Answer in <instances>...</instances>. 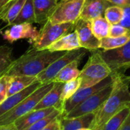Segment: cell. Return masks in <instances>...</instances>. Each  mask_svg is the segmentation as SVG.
<instances>
[{"label": "cell", "instance_id": "obj_16", "mask_svg": "<svg viewBox=\"0 0 130 130\" xmlns=\"http://www.w3.org/2000/svg\"><path fill=\"white\" fill-rule=\"evenodd\" d=\"M56 109V108L55 107H49L39 110H32L29 113L23 115L22 117L16 120L14 123L18 130H24L38 120L50 115Z\"/></svg>", "mask_w": 130, "mask_h": 130}, {"label": "cell", "instance_id": "obj_21", "mask_svg": "<svg viewBox=\"0 0 130 130\" xmlns=\"http://www.w3.org/2000/svg\"><path fill=\"white\" fill-rule=\"evenodd\" d=\"M64 83L54 82L53 88L43 96L41 101L37 104L34 110L55 107L59 104Z\"/></svg>", "mask_w": 130, "mask_h": 130}, {"label": "cell", "instance_id": "obj_12", "mask_svg": "<svg viewBox=\"0 0 130 130\" xmlns=\"http://www.w3.org/2000/svg\"><path fill=\"white\" fill-rule=\"evenodd\" d=\"M2 34L4 40L10 43L21 39H28L29 42L32 43L38 37L39 31L32 24L22 23L11 25Z\"/></svg>", "mask_w": 130, "mask_h": 130}, {"label": "cell", "instance_id": "obj_32", "mask_svg": "<svg viewBox=\"0 0 130 130\" xmlns=\"http://www.w3.org/2000/svg\"><path fill=\"white\" fill-rule=\"evenodd\" d=\"M9 75H5L0 77V104L6 99Z\"/></svg>", "mask_w": 130, "mask_h": 130}, {"label": "cell", "instance_id": "obj_1", "mask_svg": "<svg viewBox=\"0 0 130 130\" xmlns=\"http://www.w3.org/2000/svg\"><path fill=\"white\" fill-rule=\"evenodd\" d=\"M113 73L115 78L113 90L109 98L94 113V120L89 127L91 130H100L111 117L130 106V77L120 72Z\"/></svg>", "mask_w": 130, "mask_h": 130}, {"label": "cell", "instance_id": "obj_25", "mask_svg": "<svg viewBox=\"0 0 130 130\" xmlns=\"http://www.w3.org/2000/svg\"><path fill=\"white\" fill-rule=\"evenodd\" d=\"M22 23H35L33 0H26L19 14L14 21L12 25Z\"/></svg>", "mask_w": 130, "mask_h": 130}, {"label": "cell", "instance_id": "obj_3", "mask_svg": "<svg viewBox=\"0 0 130 130\" xmlns=\"http://www.w3.org/2000/svg\"><path fill=\"white\" fill-rule=\"evenodd\" d=\"M112 74V71L100 54L99 50L94 51L81 70V87L87 88L95 85Z\"/></svg>", "mask_w": 130, "mask_h": 130}, {"label": "cell", "instance_id": "obj_34", "mask_svg": "<svg viewBox=\"0 0 130 130\" xmlns=\"http://www.w3.org/2000/svg\"><path fill=\"white\" fill-rule=\"evenodd\" d=\"M111 5L120 7H130V0H107Z\"/></svg>", "mask_w": 130, "mask_h": 130}, {"label": "cell", "instance_id": "obj_27", "mask_svg": "<svg viewBox=\"0 0 130 130\" xmlns=\"http://www.w3.org/2000/svg\"><path fill=\"white\" fill-rule=\"evenodd\" d=\"M130 113V106H128L111 117L100 130H119Z\"/></svg>", "mask_w": 130, "mask_h": 130}, {"label": "cell", "instance_id": "obj_14", "mask_svg": "<svg viewBox=\"0 0 130 130\" xmlns=\"http://www.w3.org/2000/svg\"><path fill=\"white\" fill-rule=\"evenodd\" d=\"M111 5L107 0H85L79 18L91 21L104 16L106 8Z\"/></svg>", "mask_w": 130, "mask_h": 130}, {"label": "cell", "instance_id": "obj_10", "mask_svg": "<svg viewBox=\"0 0 130 130\" xmlns=\"http://www.w3.org/2000/svg\"><path fill=\"white\" fill-rule=\"evenodd\" d=\"M100 54L112 72H120L130 66V40L120 47L100 51Z\"/></svg>", "mask_w": 130, "mask_h": 130}, {"label": "cell", "instance_id": "obj_24", "mask_svg": "<svg viewBox=\"0 0 130 130\" xmlns=\"http://www.w3.org/2000/svg\"><path fill=\"white\" fill-rule=\"evenodd\" d=\"M110 25L111 24L104 16L96 18L91 21L92 32L94 35L100 40L109 36Z\"/></svg>", "mask_w": 130, "mask_h": 130}, {"label": "cell", "instance_id": "obj_15", "mask_svg": "<svg viewBox=\"0 0 130 130\" xmlns=\"http://www.w3.org/2000/svg\"><path fill=\"white\" fill-rule=\"evenodd\" d=\"M35 23L45 24L53 14L58 0H33Z\"/></svg>", "mask_w": 130, "mask_h": 130}, {"label": "cell", "instance_id": "obj_37", "mask_svg": "<svg viewBox=\"0 0 130 130\" xmlns=\"http://www.w3.org/2000/svg\"><path fill=\"white\" fill-rule=\"evenodd\" d=\"M0 130H18L14 123H10L6 125H0Z\"/></svg>", "mask_w": 130, "mask_h": 130}, {"label": "cell", "instance_id": "obj_6", "mask_svg": "<svg viewBox=\"0 0 130 130\" xmlns=\"http://www.w3.org/2000/svg\"><path fill=\"white\" fill-rule=\"evenodd\" d=\"M88 50L83 48L67 51L61 57L52 62L47 68L37 75V79L41 84H47L53 82V79L57 74L68 64L75 60H82L85 56Z\"/></svg>", "mask_w": 130, "mask_h": 130}, {"label": "cell", "instance_id": "obj_11", "mask_svg": "<svg viewBox=\"0 0 130 130\" xmlns=\"http://www.w3.org/2000/svg\"><path fill=\"white\" fill-rule=\"evenodd\" d=\"M78 35V41L82 48L88 51H96L100 49L101 40L93 34L91 21L79 18L75 24V30Z\"/></svg>", "mask_w": 130, "mask_h": 130}, {"label": "cell", "instance_id": "obj_20", "mask_svg": "<svg viewBox=\"0 0 130 130\" xmlns=\"http://www.w3.org/2000/svg\"><path fill=\"white\" fill-rule=\"evenodd\" d=\"M37 80V79L36 76L21 75H9L7 97H9L14 94H16L18 92L24 90Z\"/></svg>", "mask_w": 130, "mask_h": 130}, {"label": "cell", "instance_id": "obj_19", "mask_svg": "<svg viewBox=\"0 0 130 130\" xmlns=\"http://www.w3.org/2000/svg\"><path fill=\"white\" fill-rule=\"evenodd\" d=\"M26 0H10L0 9V20L12 25Z\"/></svg>", "mask_w": 130, "mask_h": 130}, {"label": "cell", "instance_id": "obj_9", "mask_svg": "<svg viewBox=\"0 0 130 130\" xmlns=\"http://www.w3.org/2000/svg\"><path fill=\"white\" fill-rule=\"evenodd\" d=\"M114 78H115V75L113 72H112L110 75H109L107 78H106L105 79H104L103 81H101V82H99L95 85L79 88L69 99H68L65 102L62 107V113L61 117H65L71 110H72L75 107H76L78 104H80L84 101L88 99L89 97L97 93L98 91H101V89L104 88L105 87L113 84Z\"/></svg>", "mask_w": 130, "mask_h": 130}, {"label": "cell", "instance_id": "obj_38", "mask_svg": "<svg viewBox=\"0 0 130 130\" xmlns=\"http://www.w3.org/2000/svg\"><path fill=\"white\" fill-rule=\"evenodd\" d=\"M10 0H0V9L8 2H9Z\"/></svg>", "mask_w": 130, "mask_h": 130}, {"label": "cell", "instance_id": "obj_17", "mask_svg": "<svg viewBox=\"0 0 130 130\" xmlns=\"http://www.w3.org/2000/svg\"><path fill=\"white\" fill-rule=\"evenodd\" d=\"M94 117V113H88L81 117L66 118L59 117L60 130H79L89 128Z\"/></svg>", "mask_w": 130, "mask_h": 130}, {"label": "cell", "instance_id": "obj_4", "mask_svg": "<svg viewBox=\"0 0 130 130\" xmlns=\"http://www.w3.org/2000/svg\"><path fill=\"white\" fill-rule=\"evenodd\" d=\"M53 85L54 82L43 84L16 107L2 115L0 117V125L12 123L23 115L34 110V108L41 101L43 96L53 88Z\"/></svg>", "mask_w": 130, "mask_h": 130}, {"label": "cell", "instance_id": "obj_22", "mask_svg": "<svg viewBox=\"0 0 130 130\" xmlns=\"http://www.w3.org/2000/svg\"><path fill=\"white\" fill-rule=\"evenodd\" d=\"M80 60H75L65 66L55 77L53 82L66 83L79 77L81 71L78 69Z\"/></svg>", "mask_w": 130, "mask_h": 130}, {"label": "cell", "instance_id": "obj_35", "mask_svg": "<svg viewBox=\"0 0 130 130\" xmlns=\"http://www.w3.org/2000/svg\"><path fill=\"white\" fill-rule=\"evenodd\" d=\"M59 117L57 119H56L55 120H53L52 123H50L47 126H46L43 130H60Z\"/></svg>", "mask_w": 130, "mask_h": 130}, {"label": "cell", "instance_id": "obj_2", "mask_svg": "<svg viewBox=\"0 0 130 130\" xmlns=\"http://www.w3.org/2000/svg\"><path fill=\"white\" fill-rule=\"evenodd\" d=\"M66 52L37 50L31 47L18 59H14L7 75H29L36 76L47 68L52 62L61 57Z\"/></svg>", "mask_w": 130, "mask_h": 130}, {"label": "cell", "instance_id": "obj_36", "mask_svg": "<svg viewBox=\"0 0 130 130\" xmlns=\"http://www.w3.org/2000/svg\"><path fill=\"white\" fill-rule=\"evenodd\" d=\"M119 130H130V113Z\"/></svg>", "mask_w": 130, "mask_h": 130}, {"label": "cell", "instance_id": "obj_23", "mask_svg": "<svg viewBox=\"0 0 130 130\" xmlns=\"http://www.w3.org/2000/svg\"><path fill=\"white\" fill-rule=\"evenodd\" d=\"M80 87H81V78L79 77L74 80L64 83L62 93L60 95V99L56 108L60 110L62 113V107L65 102L68 99H69L80 88Z\"/></svg>", "mask_w": 130, "mask_h": 130}, {"label": "cell", "instance_id": "obj_40", "mask_svg": "<svg viewBox=\"0 0 130 130\" xmlns=\"http://www.w3.org/2000/svg\"><path fill=\"white\" fill-rule=\"evenodd\" d=\"M59 1H60V0H58V2H59Z\"/></svg>", "mask_w": 130, "mask_h": 130}, {"label": "cell", "instance_id": "obj_13", "mask_svg": "<svg viewBox=\"0 0 130 130\" xmlns=\"http://www.w3.org/2000/svg\"><path fill=\"white\" fill-rule=\"evenodd\" d=\"M42 85L43 84H41L38 80H37L24 90L14 94L9 97H7L6 99L0 104V117L9 111L10 110L13 109L14 107H16L18 104H20L23 100H24L27 96L32 94Z\"/></svg>", "mask_w": 130, "mask_h": 130}, {"label": "cell", "instance_id": "obj_31", "mask_svg": "<svg viewBox=\"0 0 130 130\" xmlns=\"http://www.w3.org/2000/svg\"><path fill=\"white\" fill-rule=\"evenodd\" d=\"M128 29L125 28L120 24H111L110 27V32L109 36L110 37H123L128 34H129Z\"/></svg>", "mask_w": 130, "mask_h": 130}, {"label": "cell", "instance_id": "obj_39", "mask_svg": "<svg viewBox=\"0 0 130 130\" xmlns=\"http://www.w3.org/2000/svg\"><path fill=\"white\" fill-rule=\"evenodd\" d=\"M79 130H91V129L89 128H86V129H79Z\"/></svg>", "mask_w": 130, "mask_h": 130}, {"label": "cell", "instance_id": "obj_7", "mask_svg": "<svg viewBox=\"0 0 130 130\" xmlns=\"http://www.w3.org/2000/svg\"><path fill=\"white\" fill-rule=\"evenodd\" d=\"M85 0H60L49 21L53 24L75 23L79 19Z\"/></svg>", "mask_w": 130, "mask_h": 130}, {"label": "cell", "instance_id": "obj_26", "mask_svg": "<svg viewBox=\"0 0 130 130\" xmlns=\"http://www.w3.org/2000/svg\"><path fill=\"white\" fill-rule=\"evenodd\" d=\"M14 61L12 49L6 45L0 46V77L6 75Z\"/></svg>", "mask_w": 130, "mask_h": 130}, {"label": "cell", "instance_id": "obj_18", "mask_svg": "<svg viewBox=\"0 0 130 130\" xmlns=\"http://www.w3.org/2000/svg\"><path fill=\"white\" fill-rule=\"evenodd\" d=\"M78 48H82L78 41V37L77 35V33L73 30L54 43H53L47 49L50 51L55 52V51H70L73 50H76Z\"/></svg>", "mask_w": 130, "mask_h": 130}, {"label": "cell", "instance_id": "obj_33", "mask_svg": "<svg viewBox=\"0 0 130 130\" xmlns=\"http://www.w3.org/2000/svg\"><path fill=\"white\" fill-rule=\"evenodd\" d=\"M120 24L128 29L130 32V7L123 8V17Z\"/></svg>", "mask_w": 130, "mask_h": 130}, {"label": "cell", "instance_id": "obj_28", "mask_svg": "<svg viewBox=\"0 0 130 130\" xmlns=\"http://www.w3.org/2000/svg\"><path fill=\"white\" fill-rule=\"evenodd\" d=\"M130 40V33L118 37H107L101 40L100 49H103V50H110L113 49H116L126 44Z\"/></svg>", "mask_w": 130, "mask_h": 130}, {"label": "cell", "instance_id": "obj_8", "mask_svg": "<svg viewBox=\"0 0 130 130\" xmlns=\"http://www.w3.org/2000/svg\"><path fill=\"white\" fill-rule=\"evenodd\" d=\"M113 90V84L105 87L97 93L94 94L82 103L78 104L72 110L63 117L73 118L88 113H95L101 105L109 98Z\"/></svg>", "mask_w": 130, "mask_h": 130}, {"label": "cell", "instance_id": "obj_30", "mask_svg": "<svg viewBox=\"0 0 130 130\" xmlns=\"http://www.w3.org/2000/svg\"><path fill=\"white\" fill-rule=\"evenodd\" d=\"M62 115V111L60 110L56 109L53 112H52L50 115L46 117L38 120L33 125L30 126L24 130H43L46 126H47L50 123L57 119L59 116Z\"/></svg>", "mask_w": 130, "mask_h": 130}, {"label": "cell", "instance_id": "obj_29", "mask_svg": "<svg viewBox=\"0 0 130 130\" xmlns=\"http://www.w3.org/2000/svg\"><path fill=\"white\" fill-rule=\"evenodd\" d=\"M104 17L110 24H120L123 17V8L111 5L106 8Z\"/></svg>", "mask_w": 130, "mask_h": 130}, {"label": "cell", "instance_id": "obj_5", "mask_svg": "<svg viewBox=\"0 0 130 130\" xmlns=\"http://www.w3.org/2000/svg\"><path fill=\"white\" fill-rule=\"evenodd\" d=\"M75 23L53 24L49 20L43 24L38 37L31 44L32 47L37 50H46L53 43L63 37L64 35L75 30Z\"/></svg>", "mask_w": 130, "mask_h": 130}]
</instances>
